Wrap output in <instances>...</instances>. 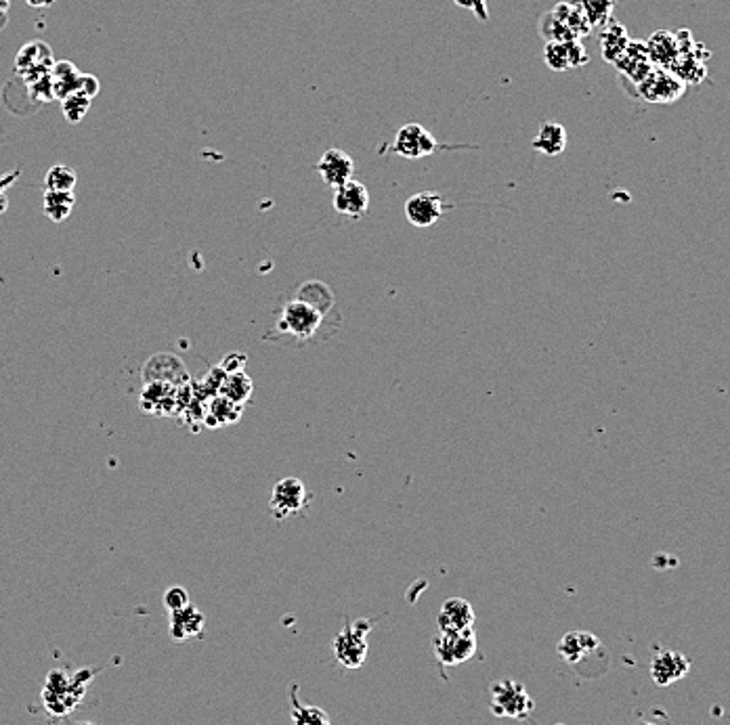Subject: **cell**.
<instances>
[{
	"label": "cell",
	"instance_id": "1",
	"mask_svg": "<svg viewBox=\"0 0 730 725\" xmlns=\"http://www.w3.org/2000/svg\"><path fill=\"white\" fill-rule=\"evenodd\" d=\"M489 709L495 717H506V720H529V715L534 713L535 709V700L531 699L527 688H525L521 681L500 680L491 686Z\"/></svg>",
	"mask_w": 730,
	"mask_h": 725
},
{
	"label": "cell",
	"instance_id": "2",
	"mask_svg": "<svg viewBox=\"0 0 730 725\" xmlns=\"http://www.w3.org/2000/svg\"><path fill=\"white\" fill-rule=\"evenodd\" d=\"M322 321V313L313 309L311 304L303 303V300L295 298L284 306L282 317L277 321V330L298 342H306L319 332Z\"/></svg>",
	"mask_w": 730,
	"mask_h": 725
},
{
	"label": "cell",
	"instance_id": "3",
	"mask_svg": "<svg viewBox=\"0 0 730 725\" xmlns=\"http://www.w3.org/2000/svg\"><path fill=\"white\" fill-rule=\"evenodd\" d=\"M367 631L370 627H361V622L345 625L332 641V650L336 660L345 669H359L367 659Z\"/></svg>",
	"mask_w": 730,
	"mask_h": 725
},
{
	"label": "cell",
	"instance_id": "4",
	"mask_svg": "<svg viewBox=\"0 0 730 725\" xmlns=\"http://www.w3.org/2000/svg\"><path fill=\"white\" fill-rule=\"evenodd\" d=\"M435 656L441 665L458 667L470 660L476 652V633L475 629L462 633H441L433 640Z\"/></svg>",
	"mask_w": 730,
	"mask_h": 725
},
{
	"label": "cell",
	"instance_id": "5",
	"mask_svg": "<svg viewBox=\"0 0 730 725\" xmlns=\"http://www.w3.org/2000/svg\"><path fill=\"white\" fill-rule=\"evenodd\" d=\"M309 502V492L298 478H282L271 491L269 508L277 520L300 514Z\"/></svg>",
	"mask_w": 730,
	"mask_h": 725
},
{
	"label": "cell",
	"instance_id": "6",
	"mask_svg": "<svg viewBox=\"0 0 730 725\" xmlns=\"http://www.w3.org/2000/svg\"><path fill=\"white\" fill-rule=\"evenodd\" d=\"M53 65V51L43 40H32V43L24 45L15 57V70L24 78L25 84H32V82L49 76Z\"/></svg>",
	"mask_w": 730,
	"mask_h": 725
},
{
	"label": "cell",
	"instance_id": "7",
	"mask_svg": "<svg viewBox=\"0 0 730 725\" xmlns=\"http://www.w3.org/2000/svg\"><path fill=\"white\" fill-rule=\"evenodd\" d=\"M556 652L561 659L573 669H582L585 660H590L595 654H603L605 646L595 633L590 631H569L565 633L561 641L556 644Z\"/></svg>",
	"mask_w": 730,
	"mask_h": 725
},
{
	"label": "cell",
	"instance_id": "8",
	"mask_svg": "<svg viewBox=\"0 0 730 725\" xmlns=\"http://www.w3.org/2000/svg\"><path fill=\"white\" fill-rule=\"evenodd\" d=\"M686 84L670 70L653 67V72L638 84V91L649 104H674L682 97Z\"/></svg>",
	"mask_w": 730,
	"mask_h": 725
},
{
	"label": "cell",
	"instance_id": "9",
	"mask_svg": "<svg viewBox=\"0 0 730 725\" xmlns=\"http://www.w3.org/2000/svg\"><path fill=\"white\" fill-rule=\"evenodd\" d=\"M436 149H439V143L420 124L401 126L391 145V152L405 157V160H420V157L433 155Z\"/></svg>",
	"mask_w": 730,
	"mask_h": 725
},
{
	"label": "cell",
	"instance_id": "10",
	"mask_svg": "<svg viewBox=\"0 0 730 725\" xmlns=\"http://www.w3.org/2000/svg\"><path fill=\"white\" fill-rule=\"evenodd\" d=\"M447 204L439 194L435 191H422V194H414L404 206V214L407 223L415 229H428L441 221L443 212H445Z\"/></svg>",
	"mask_w": 730,
	"mask_h": 725
},
{
	"label": "cell",
	"instance_id": "11",
	"mask_svg": "<svg viewBox=\"0 0 730 725\" xmlns=\"http://www.w3.org/2000/svg\"><path fill=\"white\" fill-rule=\"evenodd\" d=\"M691 671V660L678 650H659L651 660V677L659 688L676 683Z\"/></svg>",
	"mask_w": 730,
	"mask_h": 725
},
{
	"label": "cell",
	"instance_id": "12",
	"mask_svg": "<svg viewBox=\"0 0 730 725\" xmlns=\"http://www.w3.org/2000/svg\"><path fill=\"white\" fill-rule=\"evenodd\" d=\"M317 173L327 187L336 189L340 184L353 181L355 174V162L353 157L345 152V149H327V152L319 157Z\"/></svg>",
	"mask_w": 730,
	"mask_h": 725
},
{
	"label": "cell",
	"instance_id": "13",
	"mask_svg": "<svg viewBox=\"0 0 730 725\" xmlns=\"http://www.w3.org/2000/svg\"><path fill=\"white\" fill-rule=\"evenodd\" d=\"M436 627L441 633L470 631L475 627V608L464 598H449L436 614Z\"/></svg>",
	"mask_w": 730,
	"mask_h": 725
},
{
	"label": "cell",
	"instance_id": "14",
	"mask_svg": "<svg viewBox=\"0 0 730 725\" xmlns=\"http://www.w3.org/2000/svg\"><path fill=\"white\" fill-rule=\"evenodd\" d=\"M545 65L555 72H565L571 67H579L588 64V53H585L584 45L579 40H567V43H556L550 40L545 43L544 49Z\"/></svg>",
	"mask_w": 730,
	"mask_h": 725
},
{
	"label": "cell",
	"instance_id": "15",
	"mask_svg": "<svg viewBox=\"0 0 730 725\" xmlns=\"http://www.w3.org/2000/svg\"><path fill=\"white\" fill-rule=\"evenodd\" d=\"M332 206L340 216L361 218L367 212V206H370V194H367V187L359 181H349L340 184V187L334 189Z\"/></svg>",
	"mask_w": 730,
	"mask_h": 725
},
{
	"label": "cell",
	"instance_id": "16",
	"mask_svg": "<svg viewBox=\"0 0 730 725\" xmlns=\"http://www.w3.org/2000/svg\"><path fill=\"white\" fill-rule=\"evenodd\" d=\"M615 65L627 74L636 84H640L649 74L653 72V64L649 61V53H646L645 43H630L624 51L622 57L615 61Z\"/></svg>",
	"mask_w": 730,
	"mask_h": 725
},
{
	"label": "cell",
	"instance_id": "17",
	"mask_svg": "<svg viewBox=\"0 0 730 725\" xmlns=\"http://www.w3.org/2000/svg\"><path fill=\"white\" fill-rule=\"evenodd\" d=\"M645 46H646V53H649L651 64L655 67H664V70H667V67L672 65V61L676 59L680 53L676 34H672L667 30L655 32L653 36L646 40Z\"/></svg>",
	"mask_w": 730,
	"mask_h": 725
},
{
	"label": "cell",
	"instance_id": "18",
	"mask_svg": "<svg viewBox=\"0 0 730 725\" xmlns=\"http://www.w3.org/2000/svg\"><path fill=\"white\" fill-rule=\"evenodd\" d=\"M51 82L55 99H65L67 94L78 93L85 88V74L78 72V67L70 61H55L51 70Z\"/></svg>",
	"mask_w": 730,
	"mask_h": 725
},
{
	"label": "cell",
	"instance_id": "19",
	"mask_svg": "<svg viewBox=\"0 0 730 725\" xmlns=\"http://www.w3.org/2000/svg\"><path fill=\"white\" fill-rule=\"evenodd\" d=\"M204 614L195 606H187L179 612H170V635L176 641L197 638L204 631Z\"/></svg>",
	"mask_w": 730,
	"mask_h": 725
},
{
	"label": "cell",
	"instance_id": "20",
	"mask_svg": "<svg viewBox=\"0 0 730 725\" xmlns=\"http://www.w3.org/2000/svg\"><path fill=\"white\" fill-rule=\"evenodd\" d=\"M531 145L544 155H561L567 147V130L558 122H544Z\"/></svg>",
	"mask_w": 730,
	"mask_h": 725
},
{
	"label": "cell",
	"instance_id": "21",
	"mask_svg": "<svg viewBox=\"0 0 730 725\" xmlns=\"http://www.w3.org/2000/svg\"><path fill=\"white\" fill-rule=\"evenodd\" d=\"M550 13L558 19V24H561L573 38L579 40L582 36H585V34H590V30H592V24L588 22V17L584 15V11L579 9L575 3H561V5H556Z\"/></svg>",
	"mask_w": 730,
	"mask_h": 725
},
{
	"label": "cell",
	"instance_id": "22",
	"mask_svg": "<svg viewBox=\"0 0 730 725\" xmlns=\"http://www.w3.org/2000/svg\"><path fill=\"white\" fill-rule=\"evenodd\" d=\"M74 204H76V195L74 191H45V214L51 218L53 223H64L70 218Z\"/></svg>",
	"mask_w": 730,
	"mask_h": 725
},
{
	"label": "cell",
	"instance_id": "23",
	"mask_svg": "<svg viewBox=\"0 0 730 725\" xmlns=\"http://www.w3.org/2000/svg\"><path fill=\"white\" fill-rule=\"evenodd\" d=\"M298 300H303V303L311 304L313 309L322 313V317H325L327 313L334 309V304H336V300H334V293L330 287L322 282H309L300 287L298 293H296Z\"/></svg>",
	"mask_w": 730,
	"mask_h": 725
},
{
	"label": "cell",
	"instance_id": "24",
	"mask_svg": "<svg viewBox=\"0 0 730 725\" xmlns=\"http://www.w3.org/2000/svg\"><path fill=\"white\" fill-rule=\"evenodd\" d=\"M206 413H208L206 422L210 423V426H227V423L240 422L242 405H237V402L229 401L227 396L218 394V396H215L213 401H210V407H208Z\"/></svg>",
	"mask_w": 730,
	"mask_h": 725
},
{
	"label": "cell",
	"instance_id": "25",
	"mask_svg": "<svg viewBox=\"0 0 730 725\" xmlns=\"http://www.w3.org/2000/svg\"><path fill=\"white\" fill-rule=\"evenodd\" d=\"M600 43H603V57L609 61V64H615V61L622 57L624 51L627 49V45H630L632 40H630V36H627V32L624 30V25L611 24L605 30Z\"/></svg>",
	"mask_w": 730,
	"mask_h": 725
},
{
	"label": "cell",
	"instance_id": "26",
	"mask_svg": "<svg viewBox=\"0 0 730 725\" xmlns=\"http://www.w3.org/2000/svg\"><path fill=\"white\" fill-rule=\"evenodd\" d=\"M218 394L227 396L229 401H234L237 405L244 407V402H248V399L252 396V382L244 372L227 373L221 384V390H218Z\"/></svg>",
	"mask_w": 730,
	"mask_h": 725
},
{
	"label": "cell",
	"instance_id": "27",
	"mask_svg": "<svg viewBox=\"0 0 730 725\" xmlns=\"http://www.w3.org/2000/svg\"><path fill=\"white\" fill-rule=\"evenodd\" d=\"M292 725H332L330 715L315 704H300L292 699Z\"/></svg>",
	"mask_w": 730,
	"mask_h": 725
},
{
	"label": "cell",
	"instance_id": "28",
	"mask_svg": "<svg viewBox=\"0 0 730 725\" xmlns=\"http://www.w3.org/2000/svg\"><path fill=\"white\" fill-rule=\"evenodd\" d=\"M88 109H91V97L85 91L72 93L65 99H61V112H64L65 120L72 122V124H78L80 120H85Z\"/></svg>",
	"mask_w": 730,
	"mask_h": 725
},
{
	"label": "cell",
	"instance_id": "29",
	"mask_svg": "<svg viewBox=\"0 0 730 725\" xmlns=\"http://www.w3.org/2000/svg\"><path fill=\"white\" fill-rule=\"evenodd\" d=\"M76 183H78L76 173H74V168L65 166V164H57V166H53L45 176L46 191H74Z\"/></svg>",
	"mask_w": 730,
	"mask_h": 725
},
{
	"label": "cell",
	"instance_id": "30",
	"mask_svg": "<svg viewBox=\"0 0 730 725\" xmlns=\"http://www.w3.org/2000/svg\"><path fill=\"white\" fill-rule=\"evenodd\" d=\"M573 3L584 11V15L588 17L592 25H596L609 22L615 0H573Z\"/></svg>",
	"mask_w": 730,
	"mask_h": 725
},
{
	"label": "cell",
	"instance_id": "31",
	"mask_svg": "<svg viewBox=\"0 0 730 725\" xmlns=\"http://www.w3.org/2000/svg\"><path fill=\"white\" fill-rule=\"evenodd\" d=\"M189 604L191 601H189V593L185 587L175 585V587H170V590H166V593H164V608H166L168 612H179V611H183V608H187Z\"/></svg>",
	"mask_w": 730,
	"mask_h": 725
},
{
	"label": "cell",
	"instance_id": "32",
	"mask_svg": "<svg viewBox=\"0 0 730 725\" xmlns=\"http://www.w3.org/2000/svg\"><path fill=\"white\" fill-rule=\"evenodd\" d=\"M15 176H19V173H11L0 179V214H5L6 208H9V200H6L5 191H6V187H11L13 181H15Z\"/></svg>",
	"mask_w": 730,
	"mask_h": 725
},
{
	"label": "cell",
	"instance_id": "33",
	"mask_svg": "<svg viewBox=\"0 0 730 725\" xmlns=\"http://www.w3.org/2000/svg\"><path fill=\"white\" fill-rule=\"evenodd\" d=\"M455 3H458L460 6H464V9L475 11L476 17H479V19H487V13H485L487 0H455Z\"/></svg>",
	"mask_w": 730,
	"mask_h": 725
},
{
	"label": "cell",
	"instance_id": "34",
	"mask_svg": "<svg viewBox=\"0 0 730 725\" xmlns=\"http://www.w3.org/2000/svg\"><path fill=\"white\" fill-rule=\"evenodd\" d=\"M25 3L34 6V9H45V6H51L55 0H25Z\"/></svg>",
	"mask_w": 730,
	"mask_h": 725
},
{
	"label": "cell",
	"instance_id": "35",
	"mask_svg": "<svg viewBox=\"0 0 730 725\" xmlns=\"http://www.w3.org/2000/svg\"><path fill=\"white\" fill-rule=\"evenodd\" d=\"M6 6H9V0H0V11H6Z\"/></svg>",
	"mask_w": 730,
	"mask_h": 725
},
{
	"label": "cell",
	"instance_id": "36",
	"mask_svg": "<svg viewBox=\"0 0 730 725\" xmlns=\"http://www.w3.org/2000/svg\"><path fill=\"white\" fill-rule=\"evenodd\" d=\"M76 725H97V723H93V721H80V723H76Z\"/></svg>",
	"mask_w": 730,
	"mask_h": 725
},
{
	"label": "cell",
	"instance_id": "37",
	"mask_svg": "<svg viewBox=\"0 0 730 725\" xmlns=\"http://www.w3.org/2000/svg\"><path fill=\"white\" fill-rule=\"evenodd\" d=\"M638 725H657V723H653V721H640Z\"/></svg>",
	"mask_w": 730,
	"mask_h": 725
},
{
	"label": "cell",
	"instance_id": "38",
	"mask_svg": "<svg viewBox=\"0 0 730 725\" xmlns=\"http://www.w3.org/2000/svg\"><path fill=\"white\" fill-rule=\"evenodd\" d=\"M555 725H565V723H555Z\"/></svg>",
	"mask_w": 730,
	"mask_h": 725
}]
</instances>
